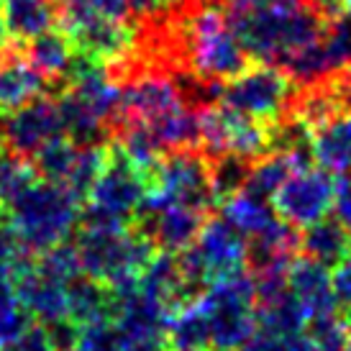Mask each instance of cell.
<instances>
[{"mask_svg":"<svg viewBox=\"0 0 351 351\" xmlns=\"http://www.w3.org/2000/svg\"><path fill=\"white\" fill-rule=\"evenodd\" d=\"M10 34L8 26H5V16H3V5H0V59L13 51V44H10Z\"/></svg>","mask_w":351,"mask_h":351,"instance_id":"cell-34","label":"cell"},{"mask_svg":"<svg viewBox=\"0 0 351 351\" xmlns=\"http://www.w3.org/2000/svg\"><path fill=\"white\" fill-rule=\"evenodd\" d=\"M336 193H339V177L326 172L321 167H300L282 182V187L274 193L272 205L277 215L287 226L298 231L311 228L336 205Z\"/></svg>","mask_w":351,"mask_h":351,"instance_id":"cell-9","label":"cell"},{"mask_svg":"<svg viewBox=\"0 0 351 351\" xmlns=\"http://www.w3.org/2000/svg\"><path fill=\"white\" fill-rule=\"evenodd\" d=\"M77 154H80L77 144L62 134V136L51 138L49 144H44L36 154L31 156L29 162L34 165V169H36V175L41 180L54 182V185H67L69 175L75 169V162H77Z\"/></svg>","mask_w":351,"mask_h":351,"instance_id":"cell-22","label":"cell"},{"mask_svg":"<svg viewBox=\"0 0 351 351\" xmlns=\"http://www.w3.org/2000/svg\"><path fill=\"white\" fill-rule=\"evenodd\" d=\"M10 287L19 295L21 305L26 308L34 321L39 323H59L69 318L67 285L51 280L36 267L34 254H23L13 272H10Z\"/></svg>","mask_w":351,"mask_h":351,"instance_id":"cell-12","label":"cell"},{"mask_svg":"<svg viewBox=\"0 0 351 351\" xmlns=\"http://www.w3.org/2000/svg\"><path fill=\"white\" fill-rule=\"evenodd\" d=\"M241 351H315L308 333H269L256 328Z\"/></svg>","mask_w":351,"mask_h":351,"instance_id":"cell-29","label":"cell"},{"mask_svg":"<svg viewBox=\"0 0 351 351\" xmlns=\"http://www.w3.org/2000/svg\"><path fill=\"white\" fill-rule=\"evenodd\" d=\"M0 134L19 159H31L44 144H49L51 138L64 134L57 98L44 95L16 113L0 116Z\"/></svg>","mask_w":351,"mask_h":351,"instance_id":"cell-11","label":"cell"},{"mask_svg":"<svg viewBox=\"0 0 351 351\" xmlns=\"http://www.w3.org/2000/svg\"><path fill=\"white\" fill-rule=\"evenodd\" d=\"M287 285L308 323L341 311L336 293H333V272L326 264L308 259V256H298L287 272Z\"/></svg>","mask_w":351,"mask_h":351,"instance_id":"cell-13","label":"cell"},{"mask_svg":"<svg viewBox=\"0 0 351 351\" xmlns=\"http://www.w3.org/2000/svg\"><path fill=\"white\" fill-rule=\"evenodd\" d=\"M77 19H106V21H131V0H67L62 21Z\"/></svg>","mask_w":351,"mask_h":351,"instance_id":"cell-26","label":"cell"},{"mask_svg":"<svg viewBox=\"0 0 351 351\" xmlns=\"http://www.w3.org/2000/svg\"><path fill=\"white\" fill-rule=\"evenodd\" d=\"M300 252L308 259L326 264V267H339L343 259L351 256V231L339 218H323L311 228L300 234Z\"/></svg>","mask_w":351,"mask_h":351,"instance_id":"cell-18","label":"cell"},{"mask_svg":"<svg viewBox=\"0 0 351 351\" xmlns=\"http://www.w3.org/2000/svg\"><path fill=\"white\" fill-rule=\"evenodd\" d=\"M197 121H200V149L210 159L231 154L241 156L246 162H256L269 154L272 126H264L221 103L200 108Z\"/></svg>","mask_w":351,"mask_h":351,"instance_id":"cell-7","label":"cell"},{"mask_svg":"<svg viewBox=\"0 0 351 351\" xmlns=\"http://www.w3.org/2000/svg\"><path fill=\"white\" fill-rule=\"evenodd\" d=\"M75 54H77V47L72 44L64 29H51L36 39H31L29 44H23L26 62L34 69H39L49 82L64 80Z\"/></svg>","mask_w":351,"mask_h":351,"instance_id":"cell-20","label":"cell"},{"mask_svg":"<svg viewBox=\"0 0 351 351\" xmlns=\"http://www.w3.org/2000/svg\"><path fill=\"white\" fill-rule=\"evenodd\" d=\"M223 10L246 57L259 64H277L321 44L328 29L302 0H223Z\"/></svg>","mask_w":351,"mask_h":351,"instance_id":"cell-1","label":"cell"},{"mask_svg":"<svg viewBox=\"0 0 351 351\" xmlns=\"http://www.w3.org/2000/svg\"><path fill=\"white\" fill-rule=\"evenodd\" d=\"M3 221H5V210H3V203H0V226H3Z\"/></svg>","mask_w":351,"mask_h":351,"instance_id":"cell-35","label":"cell"},{"mask_svg":"<svg viewBox=\"0 0 351 351\" xmlns=\"http://www.w3.org/2000/svg\"><path fill=\"white\" fill-rule=\"evenodd\" d=\"M5 26L13 41L29 44L47 31L57 29L59 13L54 0H0Z\"/></svg>","mask_w":351,"mask_h":351,"instance_id":"cell-19","label":"cell"},{"mask_svg":"<svg viewBox=\"0 0 351 351\" xmlns=\"http://www.w3.org/2000/svg\"><path fill=\"white\" fill-rule=\"evenodd\" d=\"M31 321L34 318L21 305L19 295L13 293L10 282H0V349L8 346L16 336L26 331Z\"/></svg>","mask_w":351,"mask_h":351,"instance_id":"cell-27","label":"cell"},{"mask_svg":"<svg viewBox=\"0 0 351 351\" xmlns=\"http://www.w3.org/2000/svg\"><path fill=\"white\" fill-rule=\"evenodd\" d=\"M156 190L152 177L128 156L118 138H108V162L103 175L90 193L85 205H95L106 213L123 218L128 223L136 221L147 197Z\"/></svg>","mask_w":351,"mask_h":351,"instance_id":"cell-8","label":"cell"},{"mask_svg":"<svg viewBox=\"0 0 351 351\" xmlns=\"http://www.w3.org/2000/svg\"><path fill=\"white\" fill-rule=\"evenodd\" d=\"M210 321V351H241L256 331V282L239 272L213 282L200 298Z\"/></svg>","mask_w":351,"mask_h":351,"instance_id":"cell-5","label":"cell"},{"mask_svg":"<svg viewBox=\"0 0 351 351\" xmlns=\"http://www.w3.org/2000/svg\"><path fill=\"white\" fill-rule=\"evenodd\" d=\"M5 221L19 244L29 254L49 252L64 244L72 231L80 228L82 203L64 185H54L47 180L31 182L23 193L3 205Z\"/></svg>","mask_w":351,"mask_h":351,"instance_id":"cell-3","label":"cell"},{"mask_svg":"<svg viewBox=\"0 0 351 351\" xmlns=\"http://www.w3.org/2000/svg\"><path fill=\"white\" fill-rule=\"evenodd\" d=\"M187 0H131L134 19L141 21H162L172 16L177 8H182Z\"/></svg>","mask_w":351,"mask_h":351,"instance_id":"cell-30","label":"cell"},{"mask_svg":"<svg viewBox=\"0 0 351 351\" xmlns=\"http://www.w3.org/2000/svg\"><path fill=\"white\" fill-rule=\"evenodd\" d=\"M305 333H308V339H311L315 351H343L346 343H349L351 321L339 311L333 313V315L311 321L305 326Z\"/></svg>","mask_w":351,"mask_h":351,"instance_id":"cell-24","label":"cell"},{"mask_svg":"<svg viewBox=\"0 0 351 351\" xmlns=\"http://www.w3.org/2000/svg\"><path fill=\"white\" fill-rule=\"evenodd\" d=\"M165 339L169 351H210L213 346L210 321H208L203 302L197 300L182 311L172 313L167 318Z\"/></svg>","mask_w":351,"mask_h":351,"instance_id":"cell-21","label":"cell"},{"mask_svg":"<svg viewBox=\"0 0 351 351\" xmlns=\"http://www.w3.org/2000/svg\"><path fill=\"white\" fill-rule=\"evenodd\" d=\"M67 302H69V321L85 328L93 323H113L116 313V295L108 285L93 280L88 274L77 277L67 285Z\"/></svg>","mask_w":351,"mask_h":351,"instance_id":"cell-17","label":"cell"},{"mask_svg":"<svg viewBox=\"0 0 351 351\" xmlns=\"http://www.w3.org/2000/svg\"><path fill=\"white\" fill-rule=\"evenodd\" d=\"M221 210H223L221 215L226 221H231L236 231L249 241L272 234L274 228L282 223L272 200L256 195V193H249V190H239L236 195H231L221 205Z\"/></svg>","mask_w":351,"mask_h":351,"instance_id":"cell-16","label":"cell"},{"mask_svg":"<svg viewBox=\"0 0 351 351\" xmlns=\"http://www.w3.org/2000/svg\"><path fill=\"white\" fill-rule=\"evenodd\" d=\"M36 267L47 277H51V280H57L62 285H69L75 282L77 277H82V264H80L77 246L69 244V241L54 246L49 252L39 254L36 256Z\"/></svg>","mask_w":351,"mask_h":351,"instance_id":"cell-25","label":"cell"},{"mask_svg":"<svg viewBox=\"0 0 351 351\" xmlns=\"http://www.w3.org/2000/svg\"><path fill=\"white\" fill-rule=\"evenodd\" d=\"M333 293H336V300H339V308L341 313L351 321V256L343 259L339 267H333Z\"/></svg>","mask_w":351,"mask_h":351,"instance_id":"cell-31","label":"cell"},{"mask_svg":"<svg viewBox=\"0 0 351 351\" xmlns=\"http://www.w3.org/2000/svg\"><path fill=\"white\" fill-rule=\"evenodd\" d=\"M323 44H326L333 72L351 69V13H343L341 19L328 21Z\"/></svg>","mask_w":351,"mask_h":351,"instance_id":"cell-28","label":"cell"},{"mask_svg":"<svg viewBox=\"0 0 351 351\" xmlns=\"http://www.w3.org/2000/svg\"><path fill=\"white\" fill-rule=\"evenodd\" d=\"M154 193L167 197L169 203L187 205L208 215L215 205L210 156L203 149H185V152L165 154L162 169H159V187Z\"/></svg>","mask_w":351,"mask_h":351,"instance_id":"cell-10","label":"cell"},{"mask_svg":"<svg viewBox=\"0 0 351 351\" xmlns=\"http://www.w3.org/2000/svg\"><path fill=\"white\" fill-rule=\"evenodd\" d=\"M54 85L26 62L23 54L10 51L0 59V116L16 113L34 100L49 95Z\"/></svg>","mask_w":351,"mask_h":351,"instance_id":"cell-14","label":"cell"},{"mask_svg":"<svg viewBox=\"0 0 351 351\" xmlns=\"http://www.w3.org/2000/svg\"><path fill=\"white\" fill-rule=\"evenodd\" d=\"M311 152L315 165L336 177L351 172V113L328 118L313 128Z\"/></svg>","mask_w":351,"mask_h":351,"instance_id":"cell-15","label":"cell"},{"mask_svg":"<svg viewBox=\"0 0 351 351\" xmlns=\"http://www.w3.org/2000/svg\"><path fill=\"white\" fill-rule=\"evenodd\" d=\"M208 3H215V0H208Z\"/></svg>","mask_w":351,"mask_h":351,"instance_id":"cell-37","label":"cell"},{"mask_svg":"<svg viewBox=\"0 0 351 351\" xmlns=\"http://www.w3.org/2000/svg\"><path fill=\"white\" fill-rule=\"evenodd\" d=\"M108 162V141L106 144H90V147H80L77 162H75V169L67 180V190L77 197L80 203L85 205L90 200V193L98 182V177L103 175Z\"/></svg>","mask_w":351,"mask_h":351,"instance_id":"cell-23","label":"cell"},{"mask_svg":"<svg viewBox=\"0 0 351 351\" xmlns=\"http://www.w3.org/2000/svg\"><path fill=\"white\" fill-rule=\"evenodd\" d=\"M298 93L300 85L282 67L252 62L241 75L218 88L215 103L246 118H254L264 126H274L290 116Z\"/></svg>","mask_w":351,"mask_h":351,"instance_id":"cell-4","label":"cell"},{"mask_svg":"<svg viewBox=\"0 0 351 351\" xmlns=\"http://www.w3.org/2000/svg\"><path fill=\"white\" fill-rule=\"evenodd\" d=\"M343 351H351V333H349V343H346V349Z\"/></svg>","mask_w":351,"mask_h":351,"instance_id":"cell-36","label":"cell"},{"mask_svg":"<svg viewBox=\"0 0 351 351\" xmlns=\"http://www.w3.org/2000/svg\"><path fill=\"white\" fill-rule=\"evenodd\" d=\"M333 218H339L351 231V180L339 177V193H336V205H333Z\"/></svg>","mask_w":351,"mask_h":351,"instance_id":"cell-32","label":"cell"},{"mask_svg":"<svg viewBox=\"0 0 351 351\" xmlns=\"http://www.w3.org/2000/svg\"><path fill=\"white\" fill-rule=\"evenodd\" d=\"M19 156L10 152V147L5 144V138H3V134H0V182H3V177L8 175V169L13 167V162H16Z\"/></svg>","mask_w":351,"mask_h":351,"instance_id":"cell-33","label":"cell"},{"mask_svg":"<svg viewBox=\"0 0 351 351\" xmlns=\"http://www.w3.org/2000/svg\"><path fill=\"white\" fill-rule=\"evenodd\" d=\"M177 256L185 277L208 290L218 280L249 269V241L223 215H208L195 244Z\"/></svg>","mask_w":351,"mask_h":351,"instance_id":"cell-6","label":"cell"},{"mask_svg":"<svg viewBox=\"0 0 351 351\" xmlns=\"http://www.w3.org/2000/svg\"><path fill=\"white\" fill-rule=\"evenodd\" d=\"M165 57L172 59L175 72H190L208 85H223L252 64L226 10L215 3H200L177 19V29L165 41Z\"/></svg>","mask_w":351,"mask_h":351,"instance_id":"cell-2","label":"cell"}]
</instances>
